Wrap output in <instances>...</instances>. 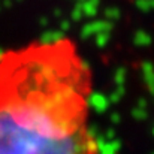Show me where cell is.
<instances>
[{"mask_svg": "<svg viewBox=\"0 0 154 154\" xmlns=\"http://www.w3.org/2000/svg\"><path fill=\"white\" fill-rule=\"evenodd\" d=\"M91 70L70 38L0 52V154H97Z\"/></svg>", "mask_w": 154, "mask_h": 154, "instance_id": "cell-1", "label": "cell"}]
</instances>
